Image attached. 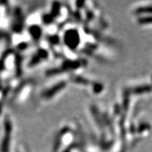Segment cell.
Instances as JSON below:
<instances>
[{
	"label": "cell",
	"instance_id": "obj_1",
	"mask_svg": "<svg viewBox=\"0 0 152 152\" xmlns=\"http://www.w3.org/2000/svg\"><path fill=\"white\" fill-rule=\"evenodd\" d=\"M140 23H152V16L141 19V20H140Z\"/></svg>",
	"mask_w": 152,
	"mask_h": 152
}]
</instances>
